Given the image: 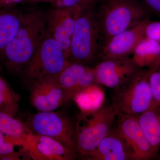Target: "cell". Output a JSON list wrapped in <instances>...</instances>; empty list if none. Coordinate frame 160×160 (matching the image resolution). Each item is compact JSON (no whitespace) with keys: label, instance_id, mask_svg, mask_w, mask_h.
Wrapping results in <instances>:
<instances>
[{"label":"cell","instance_id":"6da1fadb","mask_svg":"<svg viewBox=\"0 0 160 160\" xmlns=\"http://www.w3.org/2000/svg\"><path fill=\"white\" fill-rule=\"evenodd\" d=\"M46 32V12L33 9L23 13L22 24L17 34L0 57V61L10 74H22L45 37Z\"/></svg>","mask_w":160,"mask_h":160},{"label":"cell","instance_id":"7a4b0ae2","mask_svg":"<svg viewBox=\"0 0 160 160\" xmlns=\"http://www.w3.org/2000/svg\"><path fill=\"white\" fill-rule=\"evenodd\" d=\"M147 12L138 0L104 1L96 10L102 45L146 19Z\"/></svg>","mask_w":160,"mask_h":160},{"label":"cell","instance_id":"3957f363","mask_svg":"<svg viewBox=\"0 0 160 160\" xmlns=\"http://www.w3.org/2000/svg\"><path fill=\"white\" fill-rule=\"evenodd\" d=\"M96 10V5L80 8L72 38L69 61L89 66L98 59L102 40Z\"/></svg>","mask_w":160,"mask_h":160},{"label":"cell","instance_id":"277c9868","mask_svg":"<svg viewBox=\"0 0 160 160\" xmlns=\"http://www.w3.org/2000/svg\"><path fill=\"white\" fill-rule=\"evenodd\" d=\"M118 113L112 104L91 112H80L75 123L78 156L85 160L94 151L113 128Z\"/></svg>","mask_w":160,"mask_h":160},{"label":"cell","instance_id":"5b68a950","mask_svg":"<svg viewBox=\"0 0 160 160\" xmlns=\"http://www.w3.org/2000/svg\"><path fill=\"white\" fill-rule=\"evenodd\" d=\"M69 61L59 43L46 32L31 61L21 74L26 81L57 80Z\"/></svg>","mask_w":160,"mask_h":160},{"label":"cell","instance_id":"8992f818","mask_svg":"<svg viewBox=\"0 0 160 160\" xmlns=\"http://www.w3.org/2000/svg\"><path fill=\"white\" fill-rule=\"evenodd\" d=\"M151 69L140 70L117 89H115L112 105L118 112L139 116L148 110L153 103L149 82Z\"/></svg>","mask_w":160,"mask_h":160},{"label":"cell","instance_id":"52a82bcc","mask_svg":"<svg viewBox=\"0 0 160 160\" xmlns=\"http://www.w3.org/2000/svg\"><path fill=\"white\" fill-rule=\"evenodd\" d=\"M24 123L32 134L52 138L77 152L75 124L64 113L38 112L29 115Z\"/></svg>","mask_w":160,"mask_h":160},{"label":"cell","instance_id":"ba28073f","mask_svg":"<svg viewBox=\"0 0 160 160\" xmlns=\"http://www.w3.org/2000/svg\"><path fill=\"white\" fill-rule=\"evenodd\" d=\"M93 68L97 84L114 89L126 83L140 69L129 57L101 60Z\"/></svg>","mask_w":160,"mask_h":160},{"label":"cell","instance_id":"9c48e42d","mask_svg":"<svg viewBox=\"0 0 160 160\" xmlns=\"http://www.w3.org/2000/svg\"><path fill=\"white\" fill-rule=\"evenodd\" d=\"M116 129L131 149L132 160H148L155 153L140 126L138 116L118 112Z\"/></svg>","mask_w":160,"mask_h":160},{"label":"cell","instance_id":"30bf717a","mask_svg":"<svg viewBox=\"0 0 160 160\" xmlns=\"http://www.w3.org/2000/svg\"><path fill=\"white\" fill-rule=\"evenodd\" d=\"M32 106L38 112L54 111L70 100L56 80L27 81Z\"/></svg>","mask_w":160,"mask_h":160},{"label":"cell","instance_id":"8fae6325","mask_svg":"<svg viewBox=\"0 0 160 160\" xmlns=\"http://www.w3.org/2000/svg\"><path fill=\"white\" fill-rule=\"evenodd\" d=\"M80 7H55L46 12L47 32L60 45L69 60L70 45Z\"/></svg>","mask_w":160,"mask_h":160},{"label":"cell","instance_id":"7c38bea8","mask_svg":"<svg viewBox=\"0 0 160 160\" xmlns=\"http://www.w3.org/2000/svg\"><path fill=\"white\" fill-rule=\"evenodd\" d=\"M148 21L146 19L106 41L100 49L99 59L129 57L139 42L145 37V27Z\"/></svg>","mask_w":160,"mask_h":160},{"label":"cell","instance_id":"4fadbf2b","mask_svg":"<svg viewBox=\"0 0 160 160\" xmlns=\"http://www.w3.org/2000/svg\"><path fill=\"white\" fill-rule=\"evenodd\" d=\"M29 151L35 160H72L78 156L76 152L57 140L40 135L32 134Z\"/></svg>","mask_w":160,"mask_h":160},{"label":"cell","instance_id":"5bb4252c","mask_svg":"<svg viewBox=\"0 0 160 160\" xmlns=\"http://www.w3.org/2000/svg\"><path fill=\"white\" fill-rule=\"evenodd\" d=\"M85 160H132V154L131 149L115 128Z\"/></svg>","mask_w":160,"mask_h":160},{"label":"cell","instance_id":"9a60e30c","mask_svg":"<svg viewBox=\"0 0 160 160\" xmlns=\"http://www.w3.org/2000/svg\"><path fill=\"white\" fill-rule=\"evenodd\" d=\"M0 131L7 142L29 150L32 133L24 122L5 112H0Z\"/></svg>","mask_w":160,"mask_h":160},{"label":"cell","instance_id":"2e32d148","mask_svg":"<svg viewBox=\"0 0 160 160\" xmlns=\"http://www.w3.org/2000/svg\"><path fill=\"white\" fill-rule=\"evenodd\" d=\"M138 118L146 138L156 154L160 147V106L153 102L151 107Z\"/></svg>","mask_w":160,"mask_h":160},{"label":"cell","instance_id":"e0dca14e","mask_svg":"<svg viewBox=\"0 0 160 160\" xmlns=\"http://www.w3.org/2000/svg\"><path fill=\"white\" fill-rule=\"evenodd\" d=\"M23 13L11 9H0V57L21 27Z\"/></svg>","mask_w":160,"mask_h":160},{"label":"cell","instance_id":"ac0fdd59","mask_svg":"<svg viewBox=\"0 0 160 160\" xmlns=\"http://www.w3.org/2000/svg\"><path fill=\"white\" fill-rule=\"evenodd\" d=\"M72 99L81 112H91L103 106L105 94L99 85L95 84L78 92Z\"/></svg>","mask_w":160,"mask_h":160},{"label":"cell","instance_id":"d6986e66","mask_svg":"<svg viewBox=\"0 0 160 160\" xmlns=\"http://www.w3.org/2000/svg\"><path fill=\"white\" fill-rule=\"evenodd\" d=\"M88 66L70 61L58 78V83L66 92L70 100L76 92L79 83Z\"/></svg>","mask_w":160,"mask_h":160},{"label":"cell","instance_id":"ffe728a7","mask_svg":"<svg viewBox=\"0 0 160 160\" xmlns=\"http://www.w3.org/2000/svg\"><path fill=\"white\" fill-rule=\"evenodd\" d=\"M132 54V59L140 68L150 67L160 56V43L144 37Z\"/></svg>","mask_w":160,"mask_h":160},{"label":"cell","instance_id":"44dd1931","mask_svg":"<svg viewBox=\"0 0 160 160\" xmlns=\"http://www.w3.org/2000/svg\"><path fill=\"white\" fill-rule=\"evenodd\" d=\"M21 96L0 76V112L14 117L18 110Z\"/></svg>","mask_w":160,"mask_h":160},{"label":"cell","instance_id":"7402d4cb","mask_svg":"<svg viewBox=\"0 0 160 160\" xmlns=\"http://www.w3.org/2000/svg\"><path fill=\"white\" fill-rule=\"evenodd\" d=\"M151 70L149 82L152 92L153 102L160 106V67L154 70Z\"/></svg>","mask_w":160,"mask_h":160},{"label":"cell","instance_id":"603a6c76","mask_svg":"<svg viewBox=\"0 0 160 160\" xmlns=\"http://www.w3.org/2000/svg\"><path fill=\"white\" fill-rule=\"evenodd\" d=\"M146 37L160 43V21H148L145 29Z\"/></svg>","mask_w":160,"mask_h":160},{"label":"cell","instance_id":"cb8c5ba5","mask_svg":"<svg viewBox=\"0 0 160 160\" xmlns=\"http://www.w3.org/2000/svg\"><path fill=\"white\" fill-rule=\"evenodd\" d=\"M31 159L29 150L25 149H21L18 151L0 155V160H30Z\"/></svg>","mask_w":160,"mask_h":160},{"label":"cell","instance_id":"d4e9b609","mask_svg":"<svg viewBox=\"0 0 160 160\" xmlns=\"http://www.w3.org/2000/svg\"><path fill=\"white\" fill-rule=\"evenodd\" d=\"M97 0H63L62 7L73 8L96 5Z\"/></svg>","mask_w":160,"mask_h":160},{"label":"cell","instance_id":"484cf974","mask_svg":"<svg viewBox=\"0 0 160 160\" xmlns=\"http://www.w3.org/2000/svg\"><path fill=\"white\" fill-rule=\"evenodd\" d=\"M146 11L160 17V0H138Z\"/></svg>","mask_w":160,"mask_h":160},{"label":"cell","instance_id":"4316f807","mask_svg":"<svg viewBox=\"0 0 160 160\" xmlns=\"http://www.w3.org/2000/svg\"><path fill=\"white\" fill-rule=\"evenodd\" d=\"M15 146L5 138V134L0 131V155L9 154L15 151Z\"/></svg>","mask_w":160,"mask_h":160},{"label":"cell","instance_id":"83f0119b","mask_svg":"<svg viewBox=\"0 0 160 160\" xmlns=\"http://www.w3.org/2000/svg\"><path fill=\"white\" fill-rule=\"evenodd\" d=\"M24 0H0V9H11Z\"/></svg>","mask_w":160,"mask_h":160},{"label":"cell","instance_id":"f1b7e54d","mask_svg":"<svg viewBox=\"0 0 160 160\" xmlns=\"http://www.w3.org/2000/svg\"><path fill=\"white\" fill-rule=\"evenodd\" d=\"M160 67V56L158 58V59L155 62L154 64H153V65L150 67V69H152V70H154V69H157V68H159V67Z\"/></svg>","mask_w":160,"mask_h":160},{"label":"cell","instance_id":"f546056e","mask_svg":"<svg viewBox=\"0 0 160 160\" xmlns=\"http://www.w3.org/2000/svg\"><path fill=\"white\" fill-rule=\"evenodd\" d=\"M45 0H27L29 2H45Z\"/></svg>","mask_w":160,"mask_h":160},{"label":"cell","instance_id":"4dcf8cb0","mask_svg":"<svg viewBox=\"0 0 160 160\" xmlns=\"http://www.w3.org/2000/svg\"><path fill=\"white\" fill-rule=\"evenodd\" d=\"M2 66L0 65V72L2 71Z\"/></svg>","mask_w":160,"mask_h":160}]
</instances>
